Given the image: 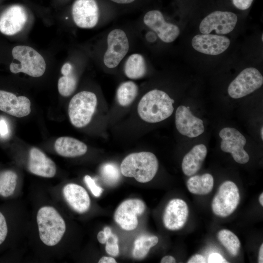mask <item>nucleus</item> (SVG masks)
Wrapping results in <instances>:
<instances>
[{
	"instance_id": "nucleus-29",
	"label": "nucleus",
	"mask_w": 263,
	"mask_h": 263,
	"mask_svg": "<svg viewBox=\"0 0 263 263\" xmlns=\"http://www.w3.org/2000/svg\"><path fill=\"white\" fill-rule=\"evenodd\" d=\"M18 176L13 171L7 170L0 173V195L8 197L12 195L16 188Z\"/></svg>"
},
{
	"instance_id": "nucleus-14",
	"label": "nucleus",
	"mask_w": 263,
	"mask_h": 263,
	"mask_svg": "<svg viewBox=\"0 0 263 263\" xmlns=\"http://www.w3.org/2000/svg\"><path fill=\"white\" fill-rule=\"evenodd\" d=\"M175 125L181 134L190 138L198 136L205 129L202 120L193 115L189 107L182 105L176 111Z\"/></svg>"
},
{
	"instance_id": "nucleus-25",
	"label": "nucleus",
	"mask_w": 263,
	"mask_h": 263,
	"mask_svg": "<svg viewBox=\"0 0 263 263\" xmlns=\"http://www.w3.org/2000/svg\"><path fill=\"white\" fill-rule=\"evenodd\" d=\"M213 185V178L209 173L193 176L188 179L187 183L189 192L197 195H206L209 193L212 190Z\"/></svg>"
},
{
	"instance_id": "nucleus-2",
	"label": "nucleus",
	"mask_w": 263,
	"mask_h": 263,
	"mask_svg": "<svg viewBox=\"0 0 263 263\" xmlns=\"http://www.w3.org/2000/svg\"><path fill=\"white\" fill-rule=\"evenodd\" d=\"M158 161L152 153L142 151L127 156L120 165V172L125 177H133L140 183H147L155 176Z\"/></svg>"
},
{
	"instance_id": "nucleus-36",
	"label": "nucleus",
	"mask_w": 263,
	"mask_h": 263,
	"mask_svg": "<svg viewBox=\"0 0 263 263\" xmlns=\"http://www.w3.org/2000/svg\"><path fill=\"white\" fill-rule=\"evenodd\" d=\"M188 263H207L206 258L202 255L195 254L191 257L187 262Z\"/></svg>"
},
{
	"instance_id": "nucleus-17",
	"label": "nucleus",
	"mask_w": 263,
	"mask_h": 263,
	"mask_svg": "<svg viewBox=\"0 0 263 263\" xmlns=\"http://www.w3.org/2000/svg\"><path fill=\"white\" fill-rule=\"evenodd\" d=\"M188 214L187 203L181 199L171 200L167 204L163 216L164 226L170 230L182 228L186 224Z\"/></svg>"
},
{
	"instance_id": "nucleus-33",
	"label": "nucleus",
	"mask_w": 263,
	"mask_h": 263,
	"mask_svg": "<svg viewBox=\"0 0 263 263\" xmlns=\"http://www.w3.org/2000/svg\"><path fill=\"white\" fill-rule=\"evenodd\" d=\"M253 0H232L233 5L242 10L247 9L250 7Z\"/></svg>"
},
{
	"instance_id": "nucleus-13",
	"label": "nucleus",
	"mask_w": 263,
	"mask_h": 263,
	"mask_svg": "<svg viewBox=\"0 0 263 263\" xmlns=\"http://www.w3.org/2000/svg\"><path fill=\"white\" fill-rule=\"evenodd\" d=\"M72 13L75 24L82 28L94 27L99 19V8L95 0H76Z\"/></svg>"
},
{
	"instance_id": "nucleus-31",
	"label": "nucleus",
	"mask_w": 263,
	"mask_h": 263,
	"mask_svg": "<svg viewBox=\"0 0 263 263\" xmlns=\"http://www.w3.org/2000/svg\"><path fill=\"white\" fill-rule=\"evenodd\" d=\"M84 181L86 185L89 188L92 193L95 197H99L102 193L103 189L101 188L98 186L94 180L88 175L85 176Z\"/></svg>"
},
{
	"instance_id": "nucleus-8",
	"label": "nucleus",
	"mask_w": 263,
	"mask_h": 263,
	"mask_svg": "<svg viewBox=\"0 0 263 263\" xmlns=\"http://www.w3.org/2000/svg\"><path fill=\"white\" fill-rule=\"evenodd\" d=\"M108 48L103 57L105 65L109 68L116 67L127 55L129 43L126 33L121 29L112 30L107 37Z\"/></svg>"
},
{
	"instance_id": "nucleus-11",
	"label": "nucleus",
	"mask_w": 263,
	"mask_h": 263,
	"mask_svg": "<svg viewBox=\"0 0 263 263\" xmlns=\"http://www.w3.org/2000/svg\"><path fill=\"white\" fill-rule=\"evenodd\" d=\"M144 203L137 199H128L121 203L115 211V222L123 229L133 230L138 225L137 216L145 211Z\"/></svg>"
},
{
	"instance_id": "nucleus-10",
	"label": "nucleus",
	"mask_w": 263,
	"mask_h": 263,
	"mask_svg": "<svg viewBox=\"0 0 263 263\" xmlns=\"http://www.w3.org/2000/svg\"><path fill=\"white\" fill-rule=\"evenodd\" d=\"M237 21V15L232 12L215 11L202 20L199 30L203 34H209L213 30L218 35L227 34L233 30Z\"/></svg>"
},
{
	"instance_id": "nucleus-38",
	"label": "nucleus",
	"mask_w": 263,
	"mask_h": 263,
	"mask_svg": "<svg viewBox=\"0 0 263 263\" xmlns=\"http://www.w3.org/2000/svg\"><path fill=\"white\" fill-rule=\"evenodd\" d=\"M97 238L98 241L100 243L102 244H104L106 243L107 238L103 231H100L98 232Z\"/></svg>"
},
{
	"instance_id": "nucleus-30",
	"label": "nucleus",
	"mask_w": 263,
	"mask_h": 263,
	"mask_svg": "<svg viewBox=\"0 0 263 263\" xmlns=\"http://www.w3.org/2000/svg\"><path fill=\"white\" fill-rule=\"evenodd\" d=\"M120 172L117 166L113 163H106L100 169L102 177L110 184H114L119 180Z\"/></svg>"
},
{
	"instance_id": "nucleus-44",
	"label": "nucleus",
	"mask_w": 263,
	"mask_h": 263,
	"mask_svg": "<svg viewBox=\"0 0 263 263\" xmlns=\"http://www.w3.org/2000/svg\"><path fill=\"white\" fill-rule=\"evenodd\" d=\"M263 127H262L261 129V138L262 139V140H263Z\"/></svg>"
},
{
	"instance_id": "nucleus-23",
	"label": "nucleus",
	"mask_w": 263,
	"mask_h": 263,
	"mask_svg": "<svg viewBox=\"0 0 263 263\" xmlns=\"http://www.w3.org/2000/svg\"><path fill=\"white\" fill-rule=\"evenodd\" d=\"M61 72L63 76L58 81V92L62 96H69L75 90L77 83L73 67L70 63H65L61 67Z\"/></svg>"
},
{
	"instance_id": "nucleus-34",
	"label": "nucleus",
	"mask_w": 263,
	"mask_h": 263,
	"mask_svg": "<svg viewBox=\"0 0 263 263\" xmlns=\"http://www.w3.org/2000/svg\"><path fill=\"white\" fill-rule=\"evenodd\" d=\"M207 263H225L228 262L219 253H212L208 258Z\"/></svg>"
},
{
	"instance_id": "nucleus-43",
	"label": "nucleus",
	"mask_w": 263,
	"mask_h": 263,
	"mask_svg": "<svg viewBox=\"0 0 263 263\" xmlns=\"http://www.w3.org/2000/svg\"><path fill=\"white\" fill-rule=\"evenodd\" d=\"M259 202H260V205L262 206H263V192L260 195Z\"/></svg>"
},
{
	"instance_id": "nucleus-40",
	"label": "nucleus",
	"mask_w": 263,
	"mask_h": 263,
	"mask_svg": "<svg viewBox=\"0 0 263 263\" xmlns=\"http://www.w3.org/2000/svg\"><path fill=\"white\" fill-rule=\"evenodd\" d=\"M99 263H115L116 261L113 257H102L98 261Z\"/></svg>"
},
{
	"instance_id": "nucleus-9",
	"label": "nucleus",
	"mask_w": 263,
	"mask_h": 263,
	"mask_svg": "<svg viewBox=\"0 0 263 263\" xmlns=\"http://www.w3.org/2000/svg\"><path fill=\"white\" fill-rule=\"evenodd\" d=\"M219 136L222 139V151L230 153L238 163L244 164L248 162L249 157L244 149L246 139L239 131L233 128L226 127L220 131Z\"/></svg>"
},
{
	"instance_id": "nucleus-15",
	"label": "nucleus",
	"mask_w": 263,
	"mask_h": 263,
	"mask_svg": "<svg viewBox=\"0 0 263 263\" xmlns=\"http://www.w3.org/2000/svg\"><path fill=\"white\" fill-rule=\"evenodd\" d=\"M230 43V40L227 37L210 34L197 35L191 41L192 46L195 50L213 56L224 52Z\"/></svg>"
},
{
	"instance_id": "nucleus-39",
	"label": "nucleus",
	"mask_w": 263,
	"mask_h": 263,
	"mask_svg": "<svg viewBox=\"0 0 263 263\" xmlns=\"http://www.w3.org/2000/svg\"><path fill=\"white\" fill-rule=\"evenodd\" d=\"M160 263H176L175 259L171 256H166L162 258Z\"/></svg>"
},
{
	"instance_id": "nucleus-18",
	"label": "nucleus",
	"mask_w": 263,
	"mask_h": 263,
	"mask_svg": "<svg viewBox=\"0 0 263 263\" xmlns=\"http://www.w3.org/2000/svg\"><path fill=\"white\" fill-rule=\"evenodd\" d=\"M0 110L15 117H24L31 112V102L25 96H17L11 92L0 90Z\"/></svg>"
},
{
	"instance_id": "nucleus-16",
	"label": "nucleus",
	"mask_w": 263,
	"mask_h": 263,
	"mask_svg": "<svg viewBox=\"0 0 263 263\" xmlns=\"http://www.w3.org/2000/svg\"><path fill=\"white\" fill-rule=\"evenodd\" d=\"M27 20L25 9L20 5H12L0 16V32L7 36L15 35L21 30Z\"/></svg>"
},
{
	"instance_id": "nucleus-3",
	"label": "nucleus",
	"mask_w": 263,
	"mask_h": 263,
	"mask_svg": "<svg viewBox=\"0 0 263 263\" xmlns=\"http://www.w3.org/2000/svg\"><path fill=\"white\" fill-rule=\"evenodd\" d=\"M37 221L41 241L46 245L57 244L66 231L65 222L58 211L51 206L39 208Z\"/></svg>"
},
{
	"instance_id": "nucleus-5",
	"label": "nucleus",
	"mask_w": 263,
	"mask_h": 263,
	"mask_svg": "<svg viewBox=\"0 0 263 263\" xmlns=\"http://www.w3.org/2000/svg\"><path fill=\"white\" fill-rule=\"evenodd\" d=\"M97 103L96 95L93 92L82 91L75 94L68 106L70 121L79 128L87 125L91 121Z\"/></svg>"
},
{
	"instance_id": "nucleus-41",
	"label": "nucleus",
	"mask_w": 263,
	"mask_h": 263,
	"mask_svg": "<svg viewBox=\"0 0 263 263\" xmlns=\"http://www.w3.org/2000/svg\"><path fill=\"white\" fill-rule=\"evenodd\" d=\"M258 263H263V244H262L261 245L258 256Z\"/></svg>"
},
{
	"instance_id": "nucleus-45",
	"label": "nucleus",
	"mask_w": 263,
	"mask_h": 263,
	"mask_svg": "<svg viewBox=\"0 0 263 263\" xmlns=\"http://www.w3.org/2000/svg\"><path fill=\"white\" fill-rule=\"evenodd\" d=\"M262 40L263 41V35L262 34Z\"/></svg>"
},
{
	"instance_id": "nucleus-6",
	"label": "nucleus",
	"mask_w": 263,
	"mask_h": 263,
	"mask_svg": "<svg viewBox=\"0 0 263 263\" xmlns=\"http://www.w3.org/2000/svg\"><path fill=\"white\" fill-rule=\"evenodd\" d=\"M239 189L230 181L223 183L214 196L211 204L213 213L222 217L231 214L237 208L240 201Z\"/></svg>"
},
{
	"instance_id": "nucleus-32",
	"label": "nucleus",
	"mask_w": 263,
	"mask_h": 263,
	"mask_svg": "<svg viewBox=\"0 0 263 263\" xmlns=\"http://www.w3.org/2000/svg\"><path fill=\"white\" fill-rule=\"evenodd\" d=\"M8 233V227L4 215L0 212V245L5 240Z\"/></svg>"
},
{
	"instance_id": "nucleus-24",
	"label": "nucleus",
	"mask_w": 263,
	"mask_h": 263,
	"mask_svg": "<svg viewBox=\"0 0 263 263\" xmlns=\"http://www.w3.org/2000/svg\"><path fill=\"white\" fill-rule=\"evenodd\" d=\"M124 70L125 75L130 79H137L143 77L147 72L144 57L137 53L130 55L125 62Z\"/></svg>"
},
{
	"instance_id": "nucleus-27",
	"label": "nucleus",
	"mask_w": 263,
	"mask_h": 263,
	"mask_svg": "<svg viewBox=\"0 0 263 263\" xmlns=\"http://www.w3.org/2000/svg\"><path fill=\"white\" fill-rule=\"evenodd\" d=\"M158 242V238L156 236L142 235L138 237L134 242L132 251L133 257L136 259L144 258L150 249Z\"/></svg>"
},
{
	"instance_id": "nucleus-35",
	"label": "nucleus",
	"mask_w": 263,
	"mask_h": 263,
	"mask_svg": "<svg viewBox=\"0 0 263 263\" xmlns=\"http://www.w3.org/2000/svg\"><path fill=\"white\" fill-rule=\"evenodd\" d=\"M105 249L108 254L113 257H116L118 256L119 253L118 244H106V246H105Z\"/></svg>"
},
{
	"instance_id": "nucleus-12",
	"label": "nucleus",
	"mask_w": 263,
	"mask_h": 263,
	"mask_svg": "<svg viewBox=\"0 0 263 263\" xmlns=\"http://www.w3.org/2000/svg\"><path fill=\"white\" fill-rule=\"evenodd\" d=\"M144 24L154 31L163 42L170 43L180 34L179 27L165 20L162 13L159 10L148 11L143 18Z\"/></svg>"
},
{
	"instance_id": "nucleus-26",
	"label": "nucleus",
	"mask_w": 263,
	"mask_h": 263,
	"mask_svg": "<svg viewBox=\"0 0 263 263\" xmlns=\"http://www.w3.org/2000/svg\"><path fill=\"white\" fill-rule=\"evenodd\" d=\"M138 91V86L134 82L127 81L122 83L116 91L118 103L123 107L130 105L136 98Z\"/></svg>"
},
{
	"instance_id": "nucleus-22",
	"label": "nucleus",
	"mask_w": 263,
	"mask_h": 263,
	"mask_svg": "<svg viewBox=\"0 0 263 263\" xmlns=\"http://www.w3.org/2000/svg\"><path fill=\"white\" fill-rule=\"evenodd\" d=\"M54 147L57 154L65 157L81 156L87 151V147L83 142L67 136L57 138L55 143Z\"/></svg>"
},
{
	"instance_id": "nucleus-37",
	"label": "nucleus",
	"mask_w": 263,
	"mask_h": 263,
	"mask_svg": "<svg viewBox=\"0 0 263 263\" xmlns=\"http://www.w3.org/2000/svg\"><path fill=\"white\" fill-rule=\"evenodd\" d=\"M8 132V126L5 121L2 119L0 120V134L5 136Z\"/></svg>"
},
{
	"instance_id": "nucleus-1",
	"label": "nucleus",
	"mask_w": 263,
	"mask_h": 263,
	"mask_svg": "<svg viewBox=\"0 0 263 263\" xmlns=\"http://www.w3.org/2000/svg\"><path fill=\"white\" fill-rule=\"evenodd\" d=\"M174 102V100L165 92L154 89L141 98L137 107L138 113L145 122H159L172 114Z\"/></svg>"
},
{
	"instance_id": "nucleus-42",
	"label": "nucleus",
	"mask_w": 263,
	"mask_h": 263,
	"mask_svg": "<svg viewBox=\"0 0 263 263\" xmlns=\"http://www.w3.org/2000/svg\"><path fill=\"white\" fill-rule=\"evenodd\" d=\"M113 2H114L119 4H129L135 0H110Z\"/></svg>"
},
{
	"instance_id": "nucleus-28",
	"label": "nucleus",
	"mask_w": 263,
	"mask_h": 263,
	"mask_svg": "<svg viewBox=\"0 0 263 263\" xmlns=\"http://www.w3.org/2000/svg\"><path fill=\"white\" fill-rule=\"evenodd\" d=\"M219 241L232 256L238 254L241 246L240 241L238 237L228 229H222L217 234Z\"/></svg>"
},
{
	"instance_id": "nucleus-21",
	"label": "nucleus",
	"mask_w": 263,
	"mask_h": 263,
	"mask_svg": "<svg viewBox=\"0 0 263 263\" xmlns=\"http://www.w3.org/2000/svg\"><path fill=\"white\" fill-rule=\"evenodd\" d=\"M207 154V149L204 144H198L184 157L182 163L183 173L187 176L193 175L201 168Z\"/></svg>"
},
{
	"instance_id": "nucleus-19",
	"label": "nucleus",
	"mask_w": 263,
	"mask_h": 263,
	"mask_svg": "<svg viewBox=\"0 0 263 263\" xmlns=\"http://www.w3.org/2000/svg\"><path fill=\"white\" fill-rule=\"evenodd\" d=\"M28 168L32 173L46 178L53 177L56 171L54 162L37 148L30 150Z\"/></svg>"
},
{
	"instance_id": "nucleus-7",
	"label": "nucleus",
	"mask_w": 263,
	"mask_h": 263,
	"mask_svg": "<svg viewBox=\"0 0 263 263\" xmlns=\"http://www.w3.org/2000/svg\"><path fill=\"white\" fill-rule=\"evenodd\" d=\"M263 83V77L261 73L256 68H247L230 83L228 93L233 98H240L259 89Z\"/></svg>"
},
{
	"instance_id": "nucleus-20",
	"label": "nucleus",
	"mask_w": 263,
	"mask_h": 263,
	"mask_svg": "<svg viewBox=\"0 0 263 263\" xmlns=\"http://www.w3.org/2000/svg\"><path fill=\"white\" fill-rule=\"evenodd\" d=\"M63 196L69 206L75 211L83 213L90 207V199L87 191L82 187L70 183L63 188Z\"/></svg>"
},
{
	"instance_id": "nucleus-4",
	"label": "nucleus",
	"mask_w": 263,
	"mask_h": 263,
	"mask_svg": "<svg viewBox=\"0 0 263 263\" xmlns=\"http://www.w3.org/2000/svg\"><path fill=\"white\" fill-rule=\"evenodd\" d=\"M14 60L9 66L14 74L20 72L31 76H42L46 69V63L43 56L33 48L25 45H18L12 51Z\"/></svg>"
}]
</instances>
